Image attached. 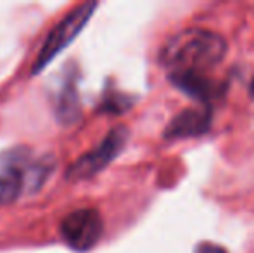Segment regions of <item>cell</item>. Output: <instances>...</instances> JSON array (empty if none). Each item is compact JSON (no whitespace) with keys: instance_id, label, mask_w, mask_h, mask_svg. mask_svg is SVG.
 Listing matches in <instances>:
<instances>
[{"instance_id":"obj_4","label":"cell","mask_w":254,"mask_h":253,"mask_svg":"<svg viewBox=\"0 0 254 253\" xmlns=\"http://www.w3.org/2000/svg\"><path fill=\"white\" fill-rule=\"evenodd\" d=\"M59 231L67 247L76 252H88L101 240L104 222L95 208H78L64 217Z\"/></svg>"},{"instance_id":"obj_6","label":"cell","mask_w":254,"mask_h":253,"mask_svg":"<svg viewBox=\"0 0 254 253\" xmlns=\"http://www.w3.org/2000/svg\"><path fill=\"white\" fill-rule=\"evenodd\" d=\"M168 78L173 87L204 104L214 101V99H220L227 88V85L218 84V82L207 78L204 73H195V71H173L168 75Z\"/></svg>"},{"instance_id":"obj_8","label":"cell","mask_w":254,"mask_h":253,"mask_svg":"<svg viewBox=\"0 0 254 253\" xmlns=\"http://www.w3.org/2000/svg\"><path fill=\"white\" fill-rule=\"evenodd\" d=\"M195 253H227L221 247H216L213 243H201L195 248Z\"/></svg>"},{"instance_id":"obj_7","label":"cell","mask_w":254,"mask_h":253,"mask_svg":"<svg viewBox=\"0 0 254 253\" xmlns=\"http://www.w3.org/2000/svg\"><path fill=\"white\" fill-rule=\"evenodd\" d=\"M213 123V111L209 106L204 108H189L178 113L164 130V139H192L201 137L211 128Z\"/></svg>"},{"instance_id":"obj_1","label":"cell","mask_w":254,"mask_h":253,"mask_svg":"<svg viewBox=\"0 0 254 253\" xmlns=\"http://www.w3.org/2000/svg\"><path fill=\"white\" fill-rule=\"evenodd\" d=\"M227 51V40L216 31L206 28H185L166 40L159 52V63L170 73H204L223 61Z\"/></svg>"},{"instance_id":"obj_5","label":"cell","mask_w":254,"mask_h":253,"mask_svg":"<svg viewBox=\"0 0 254 253\" xmlns=\"http://www.w3.org/2000/svg\"><path fill=\"white\" fill-rule=\"evenodd\" d=\"M30 169V151L26 148L0 153V205H10L23 189H28Z\"/></svg>"},{"instance_id":"obj_3","label":"cell","mask_w":254,"mask_h":253,"mask_svg":"<svg viewBox=\"0 0 254 253\" xmlns=\"http://www.w3.org/2000/svg\"><path fill=\"white\" fill-rule=\"evenodd\" d=\"M128 132L127 127L118 125L114 127L106 137L102 139V142L94 148L92 151H88L87 155L80 156L73 165L67 169L66 177L69 180H87L90 177L97 175L99 172H102L113 160H116V156L123 151V148L127 146L128 141Z\"/></svg>"},{"instance_id":"obj_2","label":"cell","mask_w":254,"mask_h":253,"mask_svg":"<svg viewBox=\"0 0 254 253\" xmlns=\"http://www.w3.org/2000/svg\"><path fill=\"white\" fill-rule=\"evenodd\" d=\"M97 9V2H83L74 7L71 12H67L59 23L54 26V30L47 35L33 66L31 75H38L51 64L66 47H69L71 42L83 31L87 23L90 21L94 10Z\"/></svg>"},{"instance_id":"obj_9","label":"cell","mask_w":254,"mask_h":253,"mask_svg":"<svg viewBox=\"0 0 254 253\" xmlns=\"http://www.w3.org/2000/svg\"><path fill=\"white\" fill-rule=\"evenodd\" d=\"M249 92H251V95L254 97V78H253V82H251V87H249Z\"/></svg>"}]
</instances>
